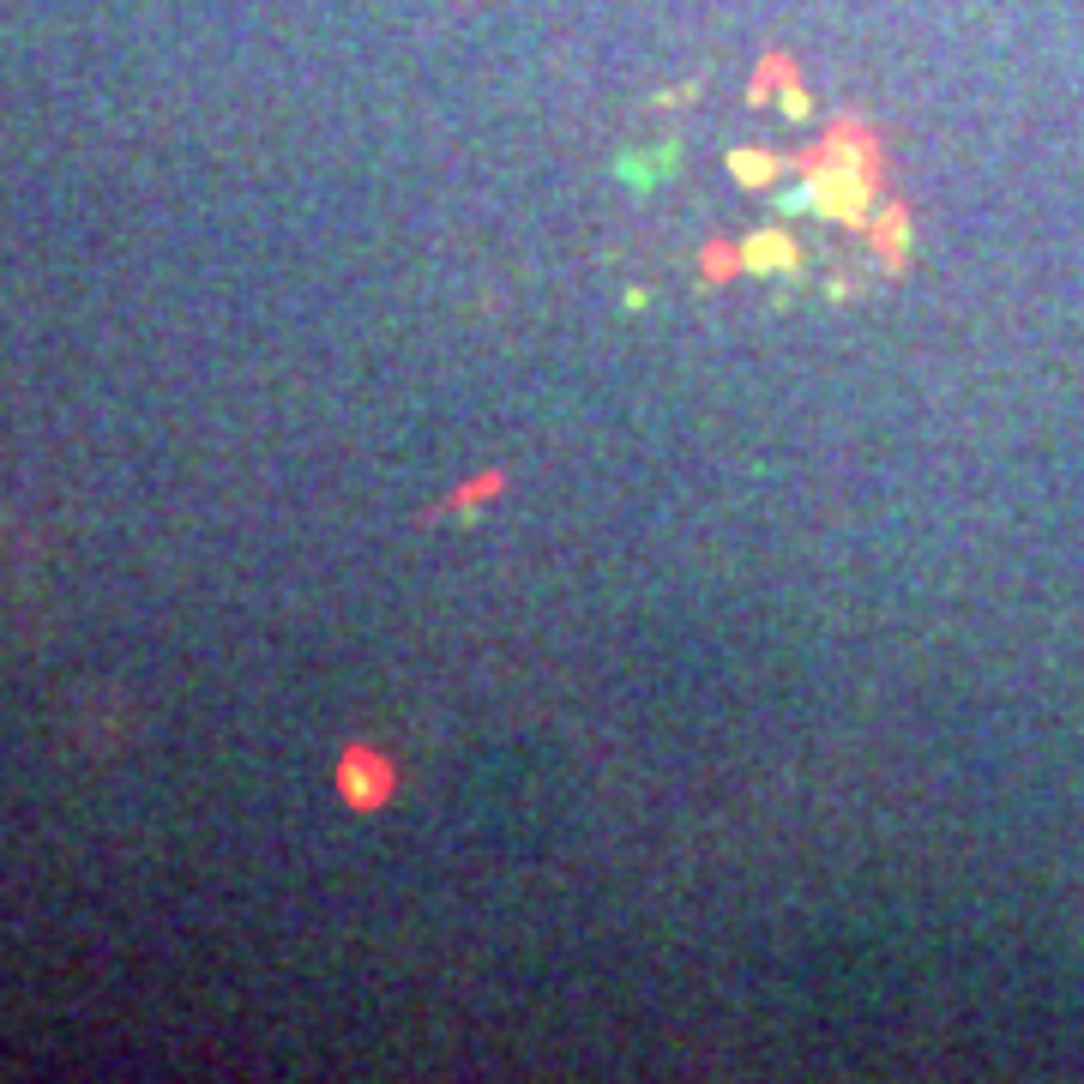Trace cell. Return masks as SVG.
Masks as SVG:
<instances>
[{"label":"cell","instance_id":"1","mask_svg":"<svg viewBox=\"0 0 1084 1084\" xmlns=\"http://www.w3.org/2000/svg\"><path fill=\"white\" fill-rule=\"evenodd\" d=\"M808 187H813V211L825 223H850V229H867L874 211L886 206V175L879 169H856V163H808Z\"/></svg>","mask_w":1084,"mask_h":1084},{"label":"cell","instance_id":"2","mask_svg":"<svg viewBox=\"0 0 1084 1084\" xmlns=\"http://www.w3.org/2000/svg\"><path fill=\"white\" fill-rule=\"evenodd\" d=\"M338 796H343V808H355V813H380L392 796H398V765L380 754V747H368V742L343 747V759H338Z\"/></svg>","mask_w":1084,"mask_h":1084},{"label":"cell","instance_id":"3","mask_svg":"<svg viewBox=\"0 0 1084 1084\" xmlns=\"http://www.w3.org/2000/svg\"><path fill=\"white\" fill-rule=\"evenodd\" d=\"M808 163H856V169H879V139L867 133V127L844 121V127H832V133L808 151V157H801V169H808ZM879 175H886V169H879Z\"/></svg>","mask_w":1084,"mask_h":1084},{"label":"cell","instance_id":"4","mask_svg":"<svg viewBox=\"0 0 1084 1084\" xmlns=\"http://www.w3.org/2000/svg\"><path fill=\"white\" fill-rule=\"evenodd\" d=\"M867 236H874V253H879V265H886V272H904V265H910L916 229H910V211H904V206H879L874 223H867Z\"/></svg>","mask_w":1084,"mask_h":1084},{"label":"cell","instance_id":"5","mask_svg":"<svg viewBox=\"0 0 1084 1084\" xmlns=\"http://www.w3.org/2000/svg\"><path fill=\"white\" fill-rule=\"evenodd\" d=\"M742 265L759 277H777V272H796L801 265V248L784 236V229H759V236L742 241Z\"/></svg>","mask_w":1084,"mask_h":1084},{"label":"cell","instance_id":"6","mask_svg":"<svg viewBox=\"0 0 1084 1084\" xmlns=\"http://www.w3.org/2000/svg\"><path fill=\"white\" fill-rule=\"evenodd\" d=\"M675 157H681V151H675V139H663L657 151H621V157H615V175L633 187V194H650V187H657L663 175L675 169Z\"/></svg>","mask_w":1084,"mask_h":1084},{"label":"cell","instance_id":"7","mask_svg":"<svg viewBox=\"0 0 1084 1084\" xmlns=\"http://www.w3.org/2000/svg\"><path fill=\"white\" fill-rule=\"evenodd\" d=\"M771 85H777V103H784L789 121H801V114L813 109V103H808V91L796 85V73H789V61H784V55H771V61L759 67V79H754V103H771Z\"/></svg>","mask_w":1084,"mask_h":1084},{"label":"cell","instance_id":"8","mask_svg":"<svg viewBox=\"0 0 1084 1084\" xmlns=\"http://www.w3.org/2000/svg\"><path fill=\"white\" fill-rule=\"evenodd\" d=\"M723 163H730V175H735L742 187H754V194L777 187V175L789 169V157H777V151H754V145H735Z\"/></svg>","mask_w":1084,"mask_h":1084},{"label":"cell","instance_id":"9","mask_svg":"<svg viewBox=\"0 0 1084 1084\" xmlns=\"http://www.w3.org/2000/svg\"><path fill=\"white\" fill-rule=\"evenodd\" d=\"M501 494H506V477H501V470H482V477H470L458 494H446V501H440V513H452V518H470L477 506L501 501Z\"/></svg>","mask_w":1084,"mask_h":1084},{"label":"cell","instance_id":"10","mask_svg":"<svg viewBox=\"0 0 1084 1084\" xmlns=\"http://www.w3.org/2000/svg\"><path fill=\"white\" fill-rule=\"evenodd\" d=\"M705 284H723V277H735V272H747L742 265V248H730V241H705Z\"/></svg>","mask_w":1084,"mask_h":1084},{"label":"cell","instance_id":"11","mask_svg":"<svg viewBox=\"0 0 1084 1084\" xmlns=\"http://www.w3.org/2000/svg\"><path fill=\"white\" fill-rule=\"evenodd\" d=\"M777 211H813V187H808V175H801L789 194H777Z\"/></svg>","mask_w":1084,"mask_h":1084}]
</instances>
